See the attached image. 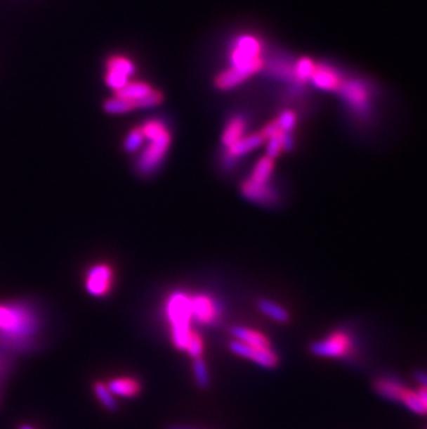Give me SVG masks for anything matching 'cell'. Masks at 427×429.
<instances>
[{"instance_id": "cell-1", "label": "cell", "mask_w": 427, "mask_h": 429, "mask_svg": "<svg viewBox=\"0 0 427 429\" xmlns=\"http://www.w3.org/2000/svg\"><path fill=\"white\" fill-rule=\"evenodd\" d=\"M44 329L38 307L28 300L0 303V347L10 354L37 347Z\"/></svg>"}, {"instance_id": "cell-2", "label": "cell", "mask_w": 427, "mask_h": 429, "mask_svg": "<svg viewBox=\"0 0 427 429\" xmlns=\"http://www.w3.org/2000/svg\"><path fill=\"white\" fill-rule=\"evenodd\" d=\"M164 314L169 324L171 340L178 350L186 352L192 336V295L182 290L172 292L164 305Z\"/></svg>"}, {"instance_id": "cell-3", "label": "cell", "mask_w": 427, "mask_h": 429, "mask_svg": "<svg viewBox=\"0 0 427 429\" xmlns=\"http://www.w3.org/2000/svg\"><path fill=\"white\" fill-rule=\"evenodd\" d=\"M140 129L145 139H147L150 143L138 160V169L140 174L149 175L153 174L165 159L171 143V135L166 125L160 120H150L143 124Z\"/></svg>"}, {"instance_id": "cell-4", "label": "cell", "mask_w": 427, "mask_h": 429, "mask_svg": "<svg viewBox=\"0 0 427 429\" xmlns=\"http://www.w3.org/2000/svg\"><path fill=\"white\" fill-rule=\"evenodd\" d=\"M261 52L263 45L256 37L242 35L236 39L230 51V67L251 77L264 68Z\"/></svg>"}, {"instance_id": "cell-5", "label": "cell", "mask_w": 427, "mask_h": 429, "mask_svg": "<svg viewBox=\"0 0 427 429\" xmlns=\"http://www.w3.org/2000/svg\"><path fill=\"white\" fill-rule=\"evenodd\" d=\"M311 353L323 359H346L353 353L354 342L344 329H337L311 345Z\"/></svg>"}, {"instance_id": "cell-6", "label": "cell", "mask_w": 427, "mask_h": 429, "mask_svg": "<svg viewBox=\"0 0 427 429\" xmlns=\"http://www.w3.org/2000/svg\"><path fill=\"white\" fill-rule=\"evenodd\" d=\"M346 106L358 117H367L371 111V91L361 79H343L339 91Z\"/></svg>"}, {"instance_id": "cell-7", "label": "cell", "mask_w": 427, "mask_h": 429, "mask_svg": "<svg viewBox=\"0 0 427 429\" xmlns=\"http://www.w3.org/2000/svg\"><path fill=\"white\" fill-rule=\"evenodd\" d=\"M222 305L207 293H199L192 296V317L193 321L202 325H214L222 316Z\"/></svg>"}, {"instance_id": "cell-8", "label": "cell", "mask_w": 427, "mask_h": 429, "mask_svg": "<svg viewBox=\"0 0 427 429\" xmlns=\"http://www.w3.org/2000/svg\"><path fill=\"white\" fill-rule=\"evenodd\" d=\"M229 350L233 354L247 359V360L256 363L257 366H260L263 369H268V370L275 369L279 363V357L273 349L261 350V349H256L249 345H244L239 340H232V342H229Z\"/></svg>"}, {"instance_id": "cell-9", "label": "cell", "mask_w": 427, "mask_h": 429, "mask_svg": "<svg viewBox=\"0 0 427 429\" xmlns=\"http://www.w3.org/2000/svg\"><path fill=\"white\" fill-rule=\"evenodd\" d=\"M112 286V269L107 264H95L86 272L85 288L93 297H103Z\"/></svg>"}, {"instance_id": "cell-10", "label": "cell", "mask_w": 427, "mask_h": 429, "mask_svg": "<svg viewBox=\"0 0 427 429\" xmlns=\"http://www.w3.org/2000/svg\"><path fill=\"white\" fill-rule=\"evenodd\" d=\"M311 82L318 89L326 91V92H334V91H339V88L343 82V78H341L340 72L330 65H317L314 75L311 78Z\"/></svg>"}, {"instance_id": "cell-11", "label": "cell", "mask_w": 427, "mask_h": 429, "mask_svg": "<svg viewBox=\"0 0 427 429\" xmlns=\"http://www.w3.org/2000/svg\"><path fill=\"white\" fill-rule=\"evenodd\" d=\"M242 193L249 199L260 205H272L276 202V192L269 184H257L250 179L242 184Z\"/></svg>"}, {"instance_id": "cell-12", "label": "cell", "mask_w": 427, "mask_h": 429, "mask_svg": "<svg viewBox=\"0 0 427 429\" xmlns=\"http://www.w3.org/2000/svg\"><path fill=\"white\" fill-rule=\"evenodd\" d=\"M230 333L235 338V340H239L251 347L261 349V350L272 349L269 339L260 331H256V329H251L247 326H242V325H236V326L230 328Z\"/></svg>"}, {"instance_id": "cell-13", "label": "cell", "mask_w": 427, "mask_h": 429, "mask_svg": "<svg viewBox=\"0 0 427 429\" xmlns=\"http://www.w3.org/2000/svg\"><path fill=\"white\" fill-rule=\"evenodd\" d=\"M374 389L381 397L390 402H401L407 386L395 376H379L374 382Z\"/></svg>"}, {"instance_id": "cell-14", "label": "cell", "mask_w": 427, "mask_h": 429, "mask_svg": "<svg viewBox=\"0 0 427 429\" xmlns=\"http://www.w3.org/2000/svg\"><path fill=\"white\" fill-rule=\"evenodd\" d=\"M264 142H265V139H264V136L260 132L243 136L240 141H237L235 145H232V146H229L226 149V156L225 158L236 161L237 158H240L243 155H247L249 152L257 149Z\"/></svg>"}, {"instance_id": "cell-15", "label": "cell", "mask_w": 427, "mask_h": 429, "mask_svg": "<svg viewBox=\"0 0 427 429\" xmlns=\"http://www.w3.org/2000/svg\"><path fill=\"white\" fill-rule=\"evenodd\" d=\"M107 388L114 396L118 397H135L140 392V383L135 378H114L107 383Z\"/></svg>"}, {"instance_id": "cell-16", "label": "cell", "mask_w": 427, "mask_h": 429, "mask_svg": "<svg viewBox=\"0 0 427 429\" xmlns=\"http://www.w3.org/2000/svg\"><path fill=\"white\" fill-rule=\"evenodd\" d=\"M244 129H246V120L242 115H236L229 121L222 135V142L226 146V149L244 136Z\"/></svg>"}, {"instance_id": "cell-17", "label": "cell", "mask_w": 427, "mask_h": 429, "mask_svg": "<svg viewBox=\"0 0 427 429\" xmlns=\"http://www.w3.org/2000/svg\"><path fill=\"white\" fill-rule=\"evenodd\" d=\"M247 78H249V77H247L244 72H242V71H239V70L230 67V68L222 71V72L216 77L215 85H216L219 89H222V91H228V89L236 88L237 85L243 84Z\"/></svg>"}, {"instance_id": "cell-18", "label": "cell", "mask_w": 427, "mask_h": 429, "mask_svg": "<svg viewBox=\"0 0 427 429\" xmlns=\"http://www.w3.org/2000/svg\"><path fill=\"white\" fill-rule=\"evenodd\" d=\"M257 307L263 314H265L273 321L286 324L290 320L289 312L283 306H280V305H277V303H275L269 299H260L258 303H257Z\"/></svg>"}, {"instance_id": "cell-19", "label": "cell", "mask_w": 427, "mask_h": 429, "mask_svg": "<svg viewBox=\"0 0 427 429\" xmlns=\"http://www.w3.org/2000/svg\"><path fill=\"white\" fill-rule=\"evenodd\" d=\"M152 91H153V88L149 84H146V82H128L124 88H121L117 92L115 96L121 98V99H126V101L135 102V101L149 95Z\"/></svg>"}, {"instance_id": "cell-20", "label": "cell", "mask_w": 427, "mask_h": 429, "mask_svg": "<svg viewBox=\"0 0 427 429\" xmlns=\"http://www.w3.org/2000/svg\"><path fill=\"white\" fill-rule=\"evenodd\" d=\"M315 68H317V65L311 58L303 57L293 65V79L298 85L306 84V82L311 81Z\"/></svg>"}, {"instance_id": "cell-21", "label": "cell", "mask_w": 427, "mask_h": 429, "mask_svg": "<svg viewBox=\"0 0 427 429\" xmlns=\"http://www.w3.org/2000/svg\"><path fill=\"white\" fill-rule=\"evenodd\" d=\"M107 71L131 78L136 72L135 64L122 56H112L107 61Z\"/></svg>"}, {"instance_id": "cell-22", "label": "cell", "mask_w": 427, "mask_h": 429, "mask_svg": "<svg viewBox=\"0 0 427 429\" xmlns=\"http://www.w3.org/2000/svg\"><path fill=\"white\" fill-rule=\"evenodd\" d=\"M272 172H273V159L265 156V158H261L256 164L249 179L253 182H257V184H268Z\"/></svg>"}, {"instance_id": "cell-23", "label": "cell", "mask_w": 427, "mask_h": 429, "mask_svg": "<svg viewBox=\"0 0 427 429\" xmlns=\"http://www.w3.org/2000/svg\"><path fill=\"white\" fill-rule=\"evenodd\" d=\"M400 403H402L408 410H411V411L415 413V414H426L427 413L426 407H425V404H423V402H422L419 393H418V392H414V390H409L408 388H407V390L404 392V395H402Z\"/></svg>"}, {"instance_id": "cell-24", "label": "cell", "mask_w": 427, "mask_h": 429, "mask_svg": "<svg viewBox=\"0 0 427 429\" xmlns=\"http://www.w3.org/2000/svg\"><path fill=\"white\" fill-rule=\"evenodd\" d=\"M93 392H95L98 400L102 403V406L106 407L107 410H110V411H115L117 410L115 396L110 392V389L107 388L106 383L96 382L93 385Z\"/></svg>"}, {"instance_id": "cell-25", "label": "cell", "mask_w": 427, "mask_h": 429, "mask_svg": "<svg viewBox=\"0 0 427 429\" xmlns=\"http://www.w3.org/2000/svg\"><path fill=\"white\" fill-rule=\"evenodd\" d=\"M268 68H269V74L276 78L287 79V81L293 79V65L289 64L287 61L275 60L268 65Z\"/></svg>"}, {"instance_id": "cell-26", "label": "cell", "mask_w": 427, "mask_h": 429, "mask_svg": "<svg viewBox=\"0 0 427 429\" xmlns=\"http://www.w3.org/2000/svg\"><path fill=\"white\" fill-rule=\"evenodd\" d=\"M135 110L133 102L126 101V99H121L114 96L112 99H108L105 103V111L108 114H125Z\"/></svg>"}, {"instance_id": "cell-27", "label": "cell", "mask_w": 427, "mask_h": 429, "mask_svg": "<svg viewBox=\"0 0 427 429\" xmlns=\"http://www.w3.org/2000/svg\"><path fill=\"white\" fill-rule=\"evenodd\" d=\"M193 373H195V379L197 382V385L200 388H209L210 385V374H209V369L206 361L200 357V359H195L193 361Z\"/></svg>"}, {"instance_id": "cell-28", "label": "cell", "mask_w": 427, "mask_h": 429, "mask_svg": "<svg viewBox=\"0 0 427 429\" xmlns=\"http://www.w3.org/2000/svg\"><path fill=\"white\" fill-rule=\"evenodd\" d=\"M203 350H204L203 338H202L196 331H193V332H192V336H190V339H189L188 347H186V353L195 360V359H200V357H202Z\"/></svg>"}, {"instance_id": "cell-29", "label": "cell", "mask_w": 427, "mask_h": 429, "mask_svg": "<svg viewBox=\"0 0 427 429\" xmlns=\"http://www.w3.org/2000/svg\"><path fill=\"white\" fill-rule=\"evenodd\" d=\"M143 141H145V136H143L142 129H140V128H136V129H132V131L128 134L124 146H125V149H126L128 152H135V151H138V149L143 145Z\"/></svg>"}, {"instance_id": "cell-30", "label": "cell", "mask_w": 427, "mask_h": 429, "mask_svg": "<svg viewBox=\"0 0 427 429\" xmlns=\"http://www.w3.org/2000/svg\"><path fill=\"white\" fill-rule=\"evenodd\" d=\"M161 102H162V95L160 92L153 89L149 95L135 101L133 106H135V108H152L161 105Z\"/></svg>"}, {"instance_id": "cell-31", "label": "cell", "mask_w": 427, "mask_h": 429, "mask_svg": "<svg viewBox=\"0 0 427 429\" xmlns=\"http://www.w3.org/2000/svg\"><path fill=\"white\" fill-rule=\"evenodd\" d=\"M277 124H279V128L282 132H291L296 127V122H297V117L293 111L290 110H286L283 111L279 117H277Z\"/></svg>"}, {"instance_id": "cell-32", "label": "cell", "mask_w": 427, "mask_h": 429, "mask_svg": "<svg viewBox=\"0 0 427 429\" xmlns=\"http://www.w3.org/2000/svg\"><path fill=\"white\" fill-rule=\"evenodd\" d=\"M267 141L268 158L275 159V158L279 156V153H280L282 151H284V149H283V142H282V131L277 132V134H275V135H272V136H269Z\"/></svg>"}, {"instance_id": "cell-33", "label": "cell", "mask_w": 427, "mask_h": 429, "mask_svg": "<svg viewBox=\"0 0 427 429\" xmlns=\"http://www.w3.org/2000/svg\"><path fill=\"white\" fill-rule=\"evenodd\" d=\"M415 379L418 380V383L422 388H426L427 389V371H416L415 373Z\"/></svg>"}, {"instance_id": "cell-34", "label": "cell", "mask_w": 427, "mask_h": 429, "mask_svg": "<svg viewBox=\"0 0 427 429\" xmlns=\"http://www.w3.org/2000/svg\"><path fill=\"white\" fill-rule=\"evenodd\" d=\"M418 393H419V396H421V399H422V402H423V404H425V407H426L427 411V389L426 388H419V390H418Z\"/></svg>"}, {"instance_id": "cell-35", "label": "cell", "mask_w": 427, "mask_h": 429, "mask_svg": "<svg viewBox=\"0 0 427 429\" xmlns=\"http://www.w3.org/2000/svg\"><path fill=\"white\" fill-rule=\"evenodd\" d=\"M168 429H200L195 428V427H188V425H171Z\"/></svg>"}, {"instance_id": "cell-36", "label": "cell", "mask_w": 427, "mask_h": 429, "mask_svg": "<svg viewBox=\"0 0 427 429\" xmlns=\"http://www.w3.org/2000/svg\"><path fill=\"white\" fill-rule=\"evenodd\" d=\"M20 429H34L32 427H29V425H21Z\"/></svg>"}]
</instances>
